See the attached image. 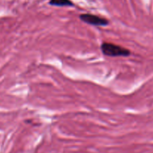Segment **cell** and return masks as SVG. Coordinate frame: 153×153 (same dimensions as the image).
<instances>
[{"label": "cell", "instance_id": "6da1fadb", "mask_svg": "<svg viewBox=\"0 0 153 153\" xmlns=\"http://www.w3.org/2000/svg\"><path fill=\"white\" fill-rule=\"evenodd\" d=\"M100 50L103 55L109 57H128L130 55L129 49L115 43L104 42L100 45Z\"/></svg>", "mask_w": 153, "mask_h": 153}, {"label": "cell", "instance_id": "7a4b0ae2", "mask_svg": "<svg viewBox=\"0 0 153 153\" xmlns=\"http://www.w3.org/2000/svg\"><path fill=\"white\" fill-rule=\"evenodd\" d=\"M79 17L81 21L93 26H106L109 25V20L107 19L97 15L91 14V13H82L80 15Z\"/></svg>", "mask_w": 153, "mask_h": 153}, {"label": "cell", "instance_id": "3957f363", "mask_svg": "<svg viewBox=\"0 0 153 153\" xmlns=\"http://www.w3.org/2000/svg\"><path fill=\"white\" fill-rule=\"evenodd\" d=\"M49 4L56 7H73L74 6L71 0H50Z\"/></svg>", "mask_w": 153, "mask_h": 153}]
</instances>
